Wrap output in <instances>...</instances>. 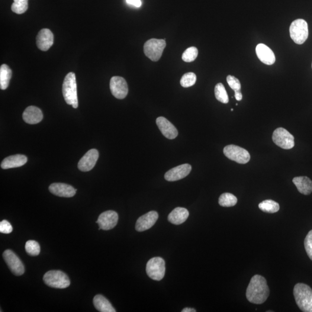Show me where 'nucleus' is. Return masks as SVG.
I'll use <instances>...</instances> for the list:
<instances>
[{"instance_id":"26","label":"nucleus","mask_w":312,"mask_h":312,"mask_svg":"<svg viewBox=\"0 0 312 312\" xmlns=\"http://www.w3.org/2000/svg\"><path fill=\"white\" fill-rule=\"evenodd\" d=\"M260 210L264 212L269 214H274L280 210V206L278 202L272 200V199H266L263 201L259 205Z\"/></svg>"},{"instance_id":"33","label":"nucleus","mask_w":312,"mask_h":312,"mask_svg":"<svg viewBox=\"0 0 312 312\" xmlns=\"http://www.w3.org/2000/svg\"><path fill=\"white\" fill-rule=\"evenodd\" d=\"M304 246L308 257L312 261V230L308 233L305 238Z\"/></svg>"},{"instance_id":"32","label":"nucleus","mask_w":312,"mask_h":312,"mask_svg":"<svg viewBox=\"0 0 312 312\" xmlns=\"http://www.w3.org/2000/svg\"><path fill=\"white\" fill-rule=\"evenodd\" d=\"M197 76L194 73H186L182 77L181 85L183 88H189L195 84Z\"/></svg>"},{"instance_id":"16","label":"nucleus","mask_w":312,"mask_h":312,"mask_svg":"<svg viewBox=\"0 0 312 312\" xmlns=\"http://www.w3.org/2000/svg\"><path fill=\"white\" fill-rule=\"evenodd\" d=\"M49 190L53 194L66 198L73 197L76 192V189L72 186L61 183H52L50 185Z\"/></svg>"},{"instance_id":"5","label":"nucleus","mask_w":312,"mask_h":312,"mask_svg":"<svg viewBox=\"0 0 312 312\" xmlns=\"http://www.w3.org/2000/svg\"><path fill=\"white\" fill-rule=\"evenodd\" d=\"M289 34L295 44H303L308 39L309 35L307 22L301 19L292 22L289 27Z\"/></svg>"},{"instance_id":"27","label":"nucleus","mask_w":312,"mask_h":312,"mask_svg":"<svg viewBox=\"0 0 312 312\" xmlns=\"http://www.w3.org/2000/svg\"><path fill=\"white\" fill-rule=\"evenodd\" d=\"M238 199L233 194L229 192L223 193L218 199V204L223 207H232L236 205Z\"/></svg>"},{"instance_id":"19","label":"nucleus","mask_w":312,"mask_h":312,"mask_svg":"<svg viewBox=\"0 0 312 312\" xmlns=\"http://www.w3.org/2000/svg\"><path fill=\"white\" fill-rule=\"evenodd\" d=\"M256 52L257 57L262 63L266 64V65H272L275 63L276 58L274 53L265 44L257 45Z\"/></svg>"},{"instance_id":"22","label":"nucleus","mask_w":312,"mask_h":312,"mask_svg":"<svg viewBox=\"0 0 312 312\" xmlns=\"http://www.w3.org/2000/svg\"><path fill=\"white\" fill-rule=\"evenodd\" d=\"M292 182L299 192L304 195H310L312 192V181L307 176L295 177Z\"/></svg>"},{"instance_id":"3","label":"nucleus","mask_w":312,"mask_h":312,"mask_svg":"<svg viewBox=\"0 0 312 312\" xmlns=\"http://www.w3.org/2000/svg\"><path fill=\"white\" fill-rule=\"evenodd\" d=\"M63 95L67 104L73 108L78 107V95L75 74L70 72L66 76L63 84Z\"/></svg>"},{"instance_id":"31","label":"nucleus","mask_w":312,"mask_h":312,"mask_svg":"<svg viewBox=\"0 0 312 312\" xmlns=\"http://www.w3.org/2000/svg\"><path fill=\"white\" fill-rule=\"evenodd\" d=\"M198 50L197 48L192 47L188 48L182 54V60L185 62L191 63L193 62L197 57Z\"/></svg>"},{"instance_id":"20","label":"nucleus","mask_w":312,"mask_h":312,"mask_svg":"<svg viewBox=\"0 0 312 312\" xmlns=\"http://www.w3.org/2000/svg\"><path fill=\"white\" fill-rule=\"evenodd\" d=\"M23 119L25 123L30 124L39 123L43 120V114L40 108L30 106L25 109Z\"/></svg>"},{"instance_id":"11","label":"nucleus","mask_w":312,"mask_h":312,"mask_svg":"<svg viewBox=\"0 0 312 312\" xmlns=\"http://www.w3.org/2000/svg\"><path fill=\"white\" fill-rule=\"evenodd\" d=\"M110 89L112 95L118 99H124L128 93L127 82L120 76H113L110 81Z\"/></svg>"},{"instance_id":"24","label":"nucleus","mask_w":312,"mask_h":312,"mask_svg":"<svg viewBox=\"0 0 312 312\" xmlns=\"http://www.w3.org/2000/svg\"><path fill=\"white\" fill-rule=\"evenodd\" d=\"M94 304L96 310L101 312H115L116 310L112 307L111 302L107 298L102 295H96L93 299Z\"/></svg>"},{"instance_id":"7","label":"nucleus","mask_w":312,"mask_h":312,"mask_svg":"<svg viewBox=\"0 0 312 312\" xmlns=\"http://www.w3.org/2000/svg\"><path fill=\"white\" fill-rule=\"evenodd\" d=\"M146 271L150 278L154 281H160L165 276V260L159 257L151 259L147 263Z\"/></svg>"},{"instance_id":"25","label":"nucleus","mask_w":312,"mask_h":312,"mask_svg":"<svg viewBox=\"0 0 312 312\" xmlns=\"http://www.w3.org/2000/svg\"><path fill=\"white\" fill-rule=\"evenodd\" d=\"M12 77V70L6 64H2L0 67V88L5 90L10 82Z\"/></svg>"},{"instance_id":"38","label":"nucleus","mask_w":312,"mask_h":312,"mask_svg":"<svg viewBox=\"0 0 312 312\" xmlns=\"http://www.w3.org/2000/svg\"><path fill=\"white\" fill-rule=\"evenodd\" d=\"M182 312H195L196 311L194 309L191 308H186L183 309L182 311Z\"/></svg>"},{"instance_id":"13","label":"nucleus","mask_w":312,"mask_h":312,"mask_svg":"<svg viewBox=\"0 0 312 312\" xmlns=\"http://www.w3.org/2000/svg\"><path fill=\"white\" fill-rule=\"evenodd\" d=\"M99 157L98 150L93 149L88 151L80 160L78 167L83 172H88L92 170L97 162Z\"/></svg>"},{"instance_id":"8","label":"nucleus","mask_w":312,"mask_h":312,"mask_svg":"<svg viewBox=\"0 0 312 312\" xmlns=\"http://www.w3.org/2000/svg\"><path fill=\"white\" fill-rule=\"evenodd\" d=\"M223 152L228 159L241 165L248 163L250 160V155L247 150L234 144L224 147Z\"/></svg>"},{"instance_id":"9","label":"nucleus","mask_w":312,"mask_h":312,"mask_svg":"<svg viewBox=\"0 0 312 312\" xmlns=\"http://www.w3.org/2000/svg\"><path fill=\"white\" fill-rule=\"evenodd\" d=\"M272 140L276 145L284 149H291L295 145L294 136L282 127L276 128L273 131Z\"/></svg>"},{"instance_id":"18","label":"nucleus","mask_w":312,"mask_h":312,"mask_svg":"<svg viewBox=\"0 0 312 312\" xmlns=\"http://www.w3.org/2000/svg\"><path fill=\"white\" fill-rule=\"evenodd\" d=\"M54 43V36L49 29L44 28L38 33L37 37V46L43 51L49 50Z\"/></svg>"},{"instance_id":"2","label":"nucleus","mask_w":312,"mask_h":312,"mask_svg":"<svg viewBox=\"0 0 312 312\" xmlns=\"http://www.w3.org/2000/svg\"><path fill=\"white\" fill-rule=\"evenodd\" d=\"M293 293L296 303L302 312H312V289L304 284H297Z\"/></svg>"},{"instance_id":"14","label":"nucleus","mask_w":312,"mask_h":312,"mask_svg":"<svg viewBox=\"0 0 312 312\" xmlns=\"http://www.w3.org/2000/svg\"><path fill=\"white\" fill-rule=\"evenodd\" d=\"M192 170V166L188 164H185L177 166L166 173L165 178L167 181L174 182L185 178Z\"/></svg>"},{"instance_id":"4","label":"nucleus","mask_w":312,"mask_h":312,"mask_svg":"<svg viewBox=\"0 0 312 312\" xmlns=\"http://www.w3.org/2000/svg\"><path fill=\"white\" fill-rule=\"evenodd\" d=\"M43 280L45 284L52 288H66L70 285L68 276L59 270L47 272L44 275Z\"/></svg>"},{"instance_id":"10","label":"nucleus","mask_w":312,"mask_h":312,"mask_svg":"<svg viewBox=\"0 0 312 312\" xmlns=\"http://www.w3.org/2000/svg\"><path fill=\"white\" fill-rule=\"evenodd\" d=\"M3 257L11 271L16 276H21L25 271L24 266L20 259L11 250H6Z\"/></svg>"},{"instance_id":"29","label":"nucleus","mask_w":312,"mask_h":312,"mask_svg":"<svg viewBox=\"0 0 312 312\" xmlns=\"http://www.w3.org/2000/svg\"><path fill=\"white\" fill-rule=\"evenodd\" d=\"M28 7V0H14L11 9L16 14H22L27 11Z\"/></svg>"},{"instance_id":"35","label":"nucleus","mask_w":312,"mask_h":312,"mask_svg":"<svg viewBox=\"0 0 312 312\" xmlns=\"http://www.w3.org/2000/svg\"><path fill=\"white\" fill-rule=\"evenodd\" d=\"M13 230L11 224L7 220H2L0 223V232L3 234H10Z\"/></svg>"},{"instance_id":"15","label":"nucleus","mask_w":312,"mask_h":312,"mask_svg":"<svg viewBox=\"0 0 312 312\" xmlns=\"http://www.w3.org/2000/svg\"><path fill=\"white\" fill-rule=\"evenodd\" d=\"M159 215L156 211H150L141 216L137 221L136 229L139 232H143L150 229L156 223Z\"/></svg>"},{"instance_id":"23","label":"nucleus","mask_w":312,"mask_h":312,"mask_svg":"<svg viewBox=\"0 0 312 312\" xmlns=\"http://www.w3.org/2000/svg\"><path fill=\"white\" fill-rule=\"evenodd\" d=\"M189 212L186 208L178 207L173 210L168 215L170 223L175 225L181 224L188 219Z\"/></svg>"},{"instance_id":"28","label":"nucleus","mask_w":312,"mask_h":312,"mask_svg":"<svg viewBox=\"0 0 312 312\" xmlns=\"http://www.w3.org/2000/svg\"><path fill=\"white\" fill-rule=\"evenodd\" d=\"M215 95L218 101L227 104L229 102V98L227 95L226 89L221 83H218L215 88Z\"/></svg>"},{"instance_id":"30","label":"nucleus","mask_w":312,"mask_h":312,"mask_svg":"<svg viewBox=\"0 0 312 312\" xmlns=\"http://www.w3.org/2000/svg\"><path fill=\"white\" fill-rule=\"evenodd\" d=\"M25 249L28 255L32 256H38L41 252L40 244L33 240H29L25 243Z\"/></svg>"},{"instance_id":"21","label":"nucleus","mask_w":312,"mask_h":312,"mask_svg":"<svg viewBox=\"0 0 312 312\" xmlns=\"http://www.w3.org/2000/svg\"><path fill=\"white\" fill-rule=\"evenodd\" d=\"M27 162L26 156L22 154H16V155L6 157L3 160L1 164V167L4 169L18 168V167L24 166Z\"/></svg>"},{"instance_id":"39","label":"nucleus","mask_w":312,"mask_h":312,"mask_svg":"<svg viewBox=\"0 0 312 312\" xmlns=\"http://www.w3.org/2000/svg\"></svg>"},{"instance_id":"17","label":"nucleus","mask_w":312,"mask_h":312,"mask_svg":"<svg viewBox=\"0 0 312 312\" xmlns=\"http://www.w3.org/2000/svg\"><path fill=\"white\" fill-rule=\"evenodd\" d=\"M156 124L163 136L169 140L175 139L178 136V132L176 127L169 121L164 117H159Z\"/></svg>"},{"instance_id":"34","label":"nucleus","mask_w":312,"mask_h":312,"mask_svg":"<svg viewBox=\"0 0 312 312\" xmlns=\"http://www.w3.org/2000/svg\"><path fill=\"white\" fill-rule=\"evenodd\" d=\"M227 82L228 85L230 86V88L232 89L234 92L240 91L241 85L240 81L239 79L236 78V77L228 75L227 77Z\"/></svg>"},{"instance_id":"6","label":"nucleus","mask_w":312,"mask_h":312,"mask_svg":"<svg viewBox=\"0 0 312 312\" xmlns=\"http://www.w3.org/2000/svg\"><path fill=\"white\" fill-rule=\"evenodd\" d=\"M166 47V42L165 40L152 38L144 43V53L153 62H157L162 57Z\"/></svg>"},{"instance_id":"12","label":"nucleus","mask_w":312,"mask_h":312,"mask_svg":"<svg viewBox=\"0 0 312 312\" xmlns=\"http://www.w3.org/2000/svg\"><path fill=\"white\" fill-rule=\"evenodd\" d=\"M118 214L114 211L103 212L99 215L96 223L98 224L99 230H109L114 228L118 224Z\"/></svg>"},{"instance_id":"37","label":"nucleus","mask_w":312,"mask_h":312,"mask_svg":"<svg viewBox=\"0 0 312 312\" xmlns=\"http://www.w3.org/2000/svg\"><path fill=\"white\" fill-rule=\"evenodd\" d=\"M235 97L237 101H241L242 99V95L240 91L235 92Z\"/></svg>"},{"instance_id":"1","label":"nucleus","mask_w":312,"mask_h":312,"mask_svg":"<svg viewBox=\"0 0 312 312\" xmlns=\"http://www.w3.org/2000/svg\"><path fill=\"white\" fill-rule=\"evenodd\" d=\"M269 295V289L265 278L259 275L253 276L246 289V298L251 303H264Z\"/></svg>"},{"instance_id":"36","label":"nucleus","mask_w":312,"mask_h":312,"mask_svg":"<svg viewBox=\"0 0 312 312\" xmlns=\"http://www.w3.org/2000/svg\"><path fill=\"white\" fill-rule=\"evenodd\" d=\"M128 4L136 6V7L139 8L142 5V2L141 0H126Z\"/></svg>"}]
</instances>
